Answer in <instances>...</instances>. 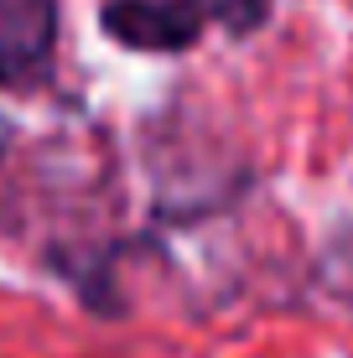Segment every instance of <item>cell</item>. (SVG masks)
<instances>
[{"mask_svg":"<svg viewBox=\"0 0 353 358\" xmlns=\"http://www.w3.org/2000/svg\"><path fill=\"white\" fill-rule=\"evenodd\" d=\"M208 16H218L213 0H104L99 10L104 31L136 52H182L203 36Z\"/></svg>","mask_w":353,"mask_h":358,"instance_id":"6da1fadb","label":"cell"},{"mask_svg":"<svg viewBox=\"0 0 353 358\" xmlns=\"http://www.w3.org/2000/svg\"><path fill=\"white\" fill-rule=\"evenodd\" d=\"M57 47V0H0V89L47 78Z\"/></svg>","mask_w":353,"mask_h":358,"instance_id":"7a4b0ae2","label":"cell"},{"mask_svg":"<svg viewBox=\"0 0 353 358\" xmlns=\"http://www.w3.org/2000/svg\"><path fill=\"white\" fill-rule=\"evenodd\" d=\"M213 10H218V21H224L234 36H245V31H254L265 21L271 0H213Z\"/></svg>","mask_w":353,"mask_h":358,"instance_id":"3957f363","label":"cell"}]
</instances>
